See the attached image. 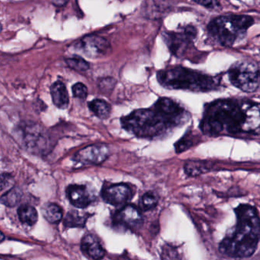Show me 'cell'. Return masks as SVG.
Returning <instances> with one entry per match:
<instances>
[{"label": "cell", "instance_id": "obj_4", "mask_svg": "<svg viewBox=\"0 0 260 260\" xmlns=\"http://www.w3.org/2000/svg\"><path fill=\"white\" fill-rule=\"evenodd\" d=\"M159 83L169 89L187 90L194 92L215 91L221 87L218 77L209 76L183 67H174L157 73Z\"/></svg>", "mask_w": 260, "mask_h": 260}, {"label": "cell", "instance_id": "obj_24", "mask_svg": "<svg viewBox=\"0 0 260 260\" xmlns=\"http://www.w3.org/2000/svg\"><path fill=\"white\" fill-rule=\"evenodd\" d=\"M37 130L38 129L31 127V131H26L25 136H24L25 137H24V139L27 146H35L36 145V142H38L41 139V132Z\"/></svg>", "mask_w": 260, "mask_h": 260}, {"label": "cell", "instance_id": "obj_8", "mask_svg": "<svg viewBox=\"0 0 260 260\" xmlns=\"http://www.w3.org/2000/svg\"><path fill=\"white\" fill-rule=\"evenodd\" d=\"M75 48L90 58H100L111 50V45L105 38L97 35H88L81 38Z\"/></svg>", "mask_w": 260, "mask_h": 260}, {"label": "cell", "instance_id": "obj_21", "mask_svg": "<svg viewBox=\"0 0 260 260\" xmlns=\"http://www.w3.org/2000/svg\"><path fill=\"white\" fill-rule=\"evenodd\" d=\"M65 61L70 68L73 69L76 71L85 72L90 69L89 62L79 56L68 58Z\"/></svg>", "mask_w": 260, "mask_h": 260}, {"label": "cell", "instance_id": "obj_16", "mask_svg": "<svg viewBox=\"0 0 260 260\" xmlns=\"http://www.w3.org/2000/svg\"><path fill=\"white\" fill-rule=\"evenodd\" d=\"M41 212L44 218L51 224H57L62 219V209L55 203H47L42 208Z\"/></svg>", "mask_w": 260, "mask_h": 260}, {"label": "cell", "instance_id": "obj_14", "mask_svg": "<svg viewBox=\"0 0 260 260\" xmlns=\"http://www.w3.org/2000/svg\"><path fill=\"white\" fill-rule=\"evenodd\" d=\"M53 104L60 109H65L69 105V95L66 85L62 82H55L50 87Z\"/></svg>", "mask_w": 260, "mask_h": 260}, {"label": "cell", "instance_id": "obj_15", "mask_svg": "<svg viewBox=\"0 0 260 260\" xmlns=\"http://www.w3.org/2000/svg\"><path fill=\"white\" fill-rule=\"evenodd\" d=\"M20 221L26 225L32 226L38 221V215L36 209L28 205H22L18 209Z\"/></svg>", "mask_w": 260, "mask_h": 260}, {"label": "cell", "instance_id": "obj_17", "mask_svg": "<svg viewBox=\"0 0 260 260\" xmlns=\"http://www.w3.org/2000/svg\"><path fill=\"white\" fill-rule=\"evenodd\" d=\"M90 111L99 118L107 119L111 114V105L102 99H95L89 103Z\"/></svg>", "mask_w": 260, "mask_h": 260}, {"label": "cell", "instance_id": "obj_22", "mask_svg": "<svg viewBox=\"0 0 260 260\" xmlns=\"http://www.w3.org/2000/svg\"><path fill=\"white\" fill-rule=\"evenodd\" d=\"M142 208L143 210L148 211L154 209L158 203V198L152 192H146L143 194L140 200Z\"/></svg>", "mask_w": 260, "mask_h": 260}, {"label": "cell", "instance_id": "obj_23", "mask_svg": "<svg viewBox=\"0 0 260 260\" xmlns=\"http://www.w3.org/2000/svg\"><path fill=\"white\" fill-rule=\"evenodd\" d=\"M184 168L186 174L189 176L198 175L206 171L205 165L200 161H188L185 165Z\"/></svg>", "mask_w": 260, "mask_h": 260}, {"label": "cell", "instance_id": "obj_27", "mask_svg": "<svg viewBox=\"0 0 260 260\" xmlns=\"http://www.w3.org/2000/svg\"><path fill=\"white\" fill-rule=\"evenodd\" d=\"M12 178L9 177V175L6 174H3L2 175V191L4 190L5 187H8V186H12Z\"/></svg>", "mask_w": 260, "mask_h": 260}, {"label": "cell", "instance_id": "obj_9", "mask_svg": "<svg viewBox=\"0 0 260 260\" xmlns=\"http://www.w3.org/2000/svg\"><path fill=\"white\" fill-rule=\"evenodd\" d=\"M110 155V150L105 144L90 145L78 151L73 160L82 165H100Z\"/></svg>", "mask_w": 260, "mask_h": 260}, {"label": "cell", "instance_id": "obj_12", "mask_svg": "<svg viewBox=\"0 0 260 260\" xmlns=\"http://www.w3.org/2000/svg\"><path fill=\"white\" fill-rule=\"evenodd\" d=\"M66 192L70 203L79 209L88 207L95 199L93 192L85 185H70Z\"/></svg>", "mask_w": 260, "mask_h": 260}, {"label": "cell", "instance_id": "obj_7", "mask_svg": "<svg viewBox=\"0 0 260 260\" xmlns=\"http://www.w3.org/2000/svg\"><path fill=\"white\" fill-rule=\"evenodd\" d=\"M196 34V30L193 26H187L181 33L171 32L165 34V41L172 54L181 57L186 54Z\"/></svg>", "mask_w": 260, "mask_h": 260}, {"label": "cell", "instance_id": "obj_25", "mask_svg": "<svg viewBox=\"0 0 260 260\" xmlns=\"http://www.w3.org/2000/svg\"><path fill=\"white\" fill-rule=\"evenodd\" d=\"M73 94L77 99H85L88 94V90L86 86L82 83H76L72 88Z\"/></svg>", "mask_w": 260, "mask_h": 260}, {"label": "cell", "instance_id": "obj_1", "mask_svg": "<svg viewBox=\"0 0 260 260\" xmlns=\"http://www.w3.org/2000/svg\"><path fill=\"white\" fill-rule=\"evenodd\" d=\"M206 136L260 135V103L241 99H220L206 105L200 122Z\"/></svg>", "mask_w": 260, "mask_h": 260}, {"label": "cell", "instance_id": "obj_18", "mask_svg": "<svg viewBox=\"0 0 260 260\" xmlns=\"http://www.w3.org/2000/svg\"><path fill=\"white\" fill-rule=\"evenodd\" d=\"M86 221V217L79 215L76 211H71L66 215L64 224L67 228H82L85 226Z\"/></svg>", "mask_w": 260, "mask_h": 260}, {"label": "cell", "instance_id": "obj_19", "mask_svg": "<svg viewBox=\"0 0 260 260\" xmlns=\"http://www.w3.org/2000/svg\"><path fill=\"white\" fill-rule=\"evenodd\" d=\"M196 136L192 133V132H188L183 136L178 142L176 143L175 148L177 153H182L193 145L194 142H196Z\"/></svg>", "mask_w": 260, "mask_h": 260}, {"label": "cell", "instance_id": "obj_3", "mask_svg": "<svg viewBox=\"0 0 260 260\" xmlns=\"http://www.w3.org/2000/svg\"><path fill=\"white\" fill-rule=\"evenodd\" d=\"M237 225L235 230L220 244V251L233 258L252 256L260 240V220L256 208L243 204L235 209Z\"/></svg>", "mask_w": 260, "mask_h": 260}, {"label": "cell", "instance_id": "obj_5", "mask_svg": "<svg viewBox=\"0 0 260 260\" xmlns=\"http://www.w3.org/2000/svg\"><path fill=\"white\" fill-rule=\"evenodd\" d=\"M253 23V18L247 15H222L210 21L208 31L209 36L218 44L230 47L245 36Z\"/></svg>", "mask_w": 260, "mask_h": 260}, {"label": "cell", "instance_id": "obj_13", "mask_svg": "<svg viewBox=\"0 0 260 260\" xmlns=\"http://www.w3.org/2000/svg\"><path fill=\"white\" fill-rule=\"evenodd\" d=\"M81 249L85 254L94 260H101L105 256L103 247L98 238L93 235H86L82 238Z\"/></svg>", "mask_w": 260, "mask_h": 260}, {"label": "cell", "instance_id": "obj_26", "mask_svg": "<svg viewBox=\"0 0 260 260\" xmlns=\"http://www.w3.org/2000/svg\"><path fill=\"white\" fill-rule=\"evenodd\" d=\"M197 4L209 9H213L216 6H219V3L217 0H193Z\"/></svg>", "mask_w": 260, "mask_h": 260}, {"label": "cell", "instance_id": "obj_10", "mask_svg": "<svg viewBox=\"0 0 260 260\" xmlns=\"http://www.w3.org/2000/svg\"><path fill=\"white\" fill-rule=\"evenodd\" d=\"M133 191L125 183L110 185L102 190V197L105 203L111 206H122L132 199Z\"/></svg>", "mask_w": 260, "mask_h": 260}, {"label": "cell", "instance_id": "obj_2", "mask_svg": "<svg viewBox=\"0 0 260 260\" xmlns=\"http://www.w3.org/2000/svg\"><path fill=\"white\" fill-rule=\"evenodd\" d=\"M190 117V113L180 103L161 98L151 108L137 110L122 117L121 123L124 129L136 137L157 139L186 124Z\"/></svg>", "mask_w": 260, "mask_h": 260}, {"label": "cell", "instance_id": "obj_28", "mask_svg": "<svg viewBox=\"0 0 260 260\" xmlns=\"http://www.w3.org/2000/svg\"><path fill=\"white\" fill-rule=\"evenodd\" d=\"M68 1L69 0H53V3L56 6H64Z\"/></svg>", "mask_w": 260, "mask_h": 260}, {"label": "cell", "instance_id": "obj_11", "mask_svg": "<svg viewBox=\"0 0 260 260\" xmlns=\"http://www.w3.org/2000/svg\"><path fill=\"white\" fill-rule=\"evenodd\" d=\"M114 223L126 229H138L143 223V217L140 210L133 205H127L116 212Z\"/></svg>", "mask_w": 260, "mask_h": 260}, {"label": "cell", "instance_id": "obj_6", "mask_svg": "<svg viewBox=\"0 0 260 260\" xmlns=\"http://www.w3.org/2000/svg\"><path fill=\"white\" fill-rule=\"evenodd\" d=\"M232 85L245 92H254L260 88L259 67L248 61H239L232 66L228 71Z\"/></svg>", "mask_w": 260, "mask_h": 260}, {"label": "cell", "instance_id": "obj_20", "mask_svg": "<svg viewBox=\"0 0 260 260\" xmlns=\"http://www.w3.org/2000/svg\"><path fill=\"white\" fill-rule=\"evenodd\" d=\"M21 198V191L18 189H10V190L6 192L4 195H3L1 199V202L3 204L9 206V207H14L19 203Z\"/></svg>", "mask_w": 260, "mask_h": 260}]
</instances>
